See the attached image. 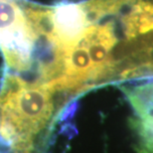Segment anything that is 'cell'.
Returning <instances> with one entry per match:
<instances>
[{
	"label": "cell",
	"instance_id": "obj_2",
	"mask_svg": "<svg viewBox=\"0 0 153 153\" xmlns=\"http://www.w3.org/2000/svg\"><path fill=\"white\" fill-rule=\"evenodd\" d=\"M132 108L130 127L137 153H153V79L119 85Z\"/></svg>",
	"mask_w": 153,
	"mask_h": 153
},
{
	"label": "cell",
	"instance_id": "obj_3",
	"mask_svg": "<svg viewBox=\"0 0 153 153\" xmlns=\"http://www.w3.org/2000/svg\"><path fill=\"white\" fill-rule=\"evenodd\" d=\"M50 146L0 105V153H50Z\"/></svg>",
	"mask_w": 153,
	"mask_h": 153
},
{
	"label": "cell",
	"instance_id": "obj_1",
	"mask_svg": "<svg viewBox=\"0 0 153 153\" xmlns=\"http://www.w3.org/2000/svg\"><path fill=\"white\" fill-rule=\"evenodd\" d=\"M121 84L153 79V0H102Z\"/></svg>",
	"mask_w": 153,
	"mask_h": 153
}]
</instances>
